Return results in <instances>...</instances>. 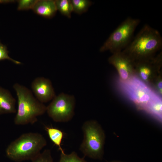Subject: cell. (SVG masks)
I'll return each instance as SVG.
<instances>
[{"mask_svg":"<svg viewBox=\"0 0 162 162\" xmlns=\"http://www.w3.org/2000/svg\"><path fill=\"white\" fill-rule=\"evenodd\" d=\"M162 46V38L159 32L146 25L122 51L135 63L154 58Z\"/></svg>","mask_w":162,"mask_h":162,"instance_id":"6da1fadb","label":"cell"},{"mask_svg":"<svg viewBox=\"0 0 162 162\" xmlns=\"http://www.w3.org/2000/svg\"><path fill=\"white\" fill-rule=\"evenodd\" d=\"M13 88L18 98V109L14 119L16 125L33 124L37 117L46 111V106L33 96L31 91L25 86L15 83Z\"/></svg>","mask_w":162,"mask_h":162,"instance_id":"7a4b0ae2","label":"cell"},{"mask_svg":"<svg viewBox=\"0 0 162 162\" xmlns=\"http://www.w3.org/2000/svg\"><path fill=\"white\" fill-rule=\"evenodd\" d=\"M46 144V140L40 133L23 134L8 146L6 154L10 159L16 162L32 160L40 153Z\"/></svg>","mask_w":162,"mask_h":162,"instance_id":"3957f363","label":"cell"},{"mask_svg":"<svg viewBox=\"0 0 162 162\" xmlns=\"http://www.w3.org/2000/svg\"><path fill=\"white\" fill-rule=\"evenodd\" d=\"M117 82L120 91L139 109L146 111L153 101L161 98L151 86L136 75L125 82L119 79Z\"/></svg>","mask_w":162,"mask_h":162,"instance_id":"277c9868","label":"cell"},{"mask_svg":"<svg viewBox=\"0 0 162 162\" xmlns=\"http://www.w3.org/2000/svg\"><path fill=\"white\" fill-rule=\"evenodd\" d=\"M83 139L80 149L85 156L95 159H102L105 140L104 132L96 120L84 122L82 127Z\"/></svg>","mask_w":162,"mask_h":162,"instance_id":"5b68a950","label":"cell"},{"mask_svg":"<svg viewBox=\"0 0 162 162\" xmlns=\"http://www.w3.org/2000/svg\"><path fill=\"white\" fill-rule=\"evenodd\" d=\"M140 20L128 17L110 34L100 49V52L109 51L112 53L122 51L131 41Z\"/></svg>","mask_w":162,"mask_h":162,"instance_id":"8992f818","label":"cell"},{"mask_svg":"<svg viewBox=\"0 0 162 162\" xmlns=\"http://www.w3.org/2000/svg\"><path fill=\"white\" fill-rule=\"evenodd\" d=\"M75 99L73 95L62 93L56 96L46 106V111L52 120L56 122H68L74 114Z\"/></svg>","mask_w":162,"mask_h":162,"instance_id":"52a82bcc","label":"cell"},{"mask_svg":"<svg viewBox=\"0 0 162 162\" xmlns=\"http://www.w3.org/2000/svg\"><path fill=\"white\" fill-rule=\"evenodd\" d=\"M162 56V52H160L152 58L134 63L136 75L151 86L161 73Z\"/></svg>","mask_w":162,"mask_h":162,"instance_id":"ba28073f","label":"cell"},{"mask_svg":"<svg viewBox=\"0 0 162 162\" xmlns=\"http://www.w3.org/2000/svg\"><path fill=\"white\" fill-rule=\"evenodd\" d=\"M108 61L116 70L121 81H127L136 75L134 62L122 51L112 53Z\"/></svg>","mask_w":162,"mask_h":162,"instance_id":"9c48e42d","label":"cell"},{"mask_svg":"<svg viewBox=\"0 0 162 162\" xmlns=\"http://www.w3.org/2000/svg\"><path fill=\"white\" fill-rule=\"evenodd\" d=\"M31 88L37 99L42 103L52 100L56 96L52 82L48 79L36 78L32 83Z\"/></svg>","mask_w":162,"mask_h":162,"instance_id":"30bf717a","label":"cell"},{"mask_svg":"<svg viewBox=\"0 0 162 162\" xmlns=\"http://www.w3.org/2000/svg\"><path fill=\"white\" fill-rule=\"evenodd\" d=\"M38 15L47 18H51L57 11L55 0H37L32 9Z\"/></svg>","mask_w":162,"mask_h":162,"instance_id":"8fae6325","label":"cell"},{"mask_svg":"<svg viewBox=\"0 0 162 162\" xmlns=\"http://www.w3.org/2000/svg\"><path fill=\"white\" fill-rule=\"evenodd\" d=\"M16 102L10 92L0 86V115L16 113Z\"/></svg>","mask_w":162,"mask_h":162,"instance_id":"7c38bea8","label":"cell"},{"mask_svg":"<svg viewBox=\"0 0 162 162\" xmlns=\"http://www.w3.org/2000/svg\"><path fill=\"white\" fill-rule=\"evenodd\" d=\"M45 129L51 141L58 147L61 153L64 152L61 147L62 142L64 136L63 132L60 130L52 127L45 126Z\"/></svg>","mask_w":162,"mask_h":162,"instance_id":"4fadbf2b","label":"cell"},{"mask_svg":"<svg viewBox=\"0 0 162 162\" xmlns=\"http://www.w3.org/2000/svg\"><path fill=\"white\" fill-rule=\"evenodd\" d=\"M55 1L57 10L62 15L70 18L73 11L71 0H56Z\"/></svg>","mask_w":162,"mask_h":162,"instance_id":"5bb4252c","label":"cell"},{"mask_svg":"<svg viewBox=\"0 0 162 162\" xmlns=\"http://www.w3.org/2000/svg\"><path fill=\"white\" fill-rule=\"evenodd\" d=\"M73 11L80 15L86 12L92 4L91 1L88 0H71Z\"/></svg>","mask_w":162,"mask_h":162,"instance_id":"9a60e30c","label":"cell"},{"mask_svg":"<svg viewBox=\"0 0 162 162\" xmlns=\"http://www.w3.org/2000/svg\"><path fill=\"white\" fill-rule=\"evenodd\" d=\"M146 111L158 117H161L162 99L159 98L153 101L148 106Z\"/></svg>","mask_w":162,"mask_h":162,"instance_id":"2e32d148","label":"cell"},{"mask_svg":"<svg viewBox=\"0 0 162 162\" xmlns=\"http://www.w3.org/2000/svg\"><path fill=\"white\" fill-rule=\"evenodd\" d=\"M59 162H87L84 158H80L75 152H73L69 154L61 153Z\"/></svg>","mask_w":162,"mask_h":162,"instance_id":"e0dca14e","label":"cell"},{"mask_svg":"<svg viewBox=\"0 0 162 162\" xmlns=\"http://www.w3.org/2000/svg\"><path fill=\"white\" fill-rule=\"evenodd\" d=\"M32 162H53L51 151L46 149L32 160Z\"/></svg>","mask_w":162,"mask_h":162,"instance_id":"ac0fdd59","label":"cell"},{"mask_svg":"<svg viewBox=\"0 0 162 162\" xmlns=\"http://www.w3.org/2000/svg\"><path fill=\"white\" fill-rule=\"evenodd\" d=\"M8 51L7 47L0 42V61L8 60L17 64H21V62L11 58L8 55Z\"/></svg>","mask_w":162,"mask_h":162,"instance_id":"d6986e66","label":"cell"},{"mask_svg":"<svg viewBox=\"0 0 162 162\" xmlns=\"http://www.w3.org/2000/svg\"><path fill=\"white\" fill-rule=\"evenodd\" d=\"M37 0H20L18 1V10H26L33 8Z\"/></svg>","mask_w":162,"mask_h":162,"instance_id":"ffe728a7","label":"cell"},{"mask_svg":"<svg viewBox=\"0 0 162 162\" xmlns=\"http://www.w3.org/2000/svg\"><path fill=\"white\" fill-rule=\"evenodd\" d=\"M162 79L161 73L160 74L151 85L154 91L160 96L162 95Z\"/></svg>","mask_w":162,"mask_h":162,"instance_id":"44dd1931","label":"cell"},{"mask_svg":"<svg viewBox=\"0 0 162 162\" xmlns=\"http://www.w3.org/2000/svg\"><path fill=\"white\" fill-rule=\"evenodd\" d=\"M110 162H122L117 161H112Z\"/></svg>","mask_w":162,"mask_h":162,"instance_id":"7402d4cb","label":"cell"}]
</instances>
